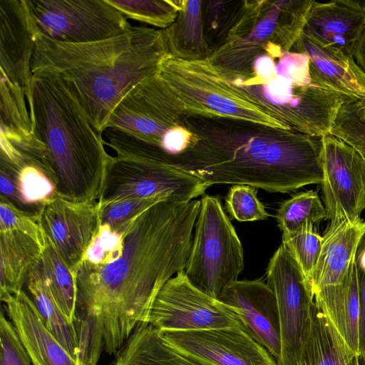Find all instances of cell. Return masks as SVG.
Returning <instances> with one entry per match:
<instances>
[{
  "label": "cell",
  "mask_w": 365,
  "mask_h": 365,
  "mask_svg": "<svg viewBox=\"0 0 365 365\" xmlns=\"http://www.w3.org/2000/svg\"><path fill=\"white\" fill-rule=\"evenodd\" d=\"M148 323L160 332L227 327L245 330L238 316L228 306L192 285L184 270L170 279L159 292Z\"/></svg>",
  "instance_id": "obj_13"
},
{
  "label": "cell",
  "mask_w": 365,
  "mask_h": 365,
  "mask_svg": "<svg viewBox=\"0 0 365 365\" xmlns=\"http://www.w3.org/2000/svg\"><path fill=\"white\" fill-rule=\"evenodd\" d=\"M37 34L71 43L103 41L133 28L107 0H26Z\"/></svg>",
  "instance_id": "obj_10"
},
{
  "label": "cell",
  "mask_w": 365,
  "mask_h": 365,
  "mask_svg": "<svg viewBox=\"0 0 365 365\" xmlns=\"http://www.w3.org/2000/svg\"><path fill=\"white\" fill-rule=\"evenodd\" d=\"M257 188L245 185L232 186L226 197L227 209L240 222L266 220L269 216L257 195Z\"/></svg>",
  "instance_id": "obj_37"
},
{
  "label": "cell",
  "mask_w": 365,
  "mask_h": 365,
  "mask_svg": "<svg viewBox=\"0 0 365 365\" xmlns=\"http://www.w3.org/2000/svg\"><path fill=\"white\" fill-rule=\"evenodd\" d=\"M276 218L282 235H292L307 225L327 219V210L318 192L310 190L300 192L284 201L279 207Z\"/></svg>",
  "instance_id": "obj_32"
},
{
  "label": "cell",
  "mask_w": 365,
  "mask_h": 365,
  "mask_svg": "<svg viewBox=\"0 0 365 365\" xmlns=\"http://www.w3.org/2000/svg\"><path fill=\"white\" fill-rule=\"evenodd\" d=\"M0 76V137L24 153L42 155L44 147L34 133L24 91Z\"/></svg>",
  "instance_id": "obj_26"
},
{
  "label": "cell",
  "mask_w": 365,
  "mask_h": 365,
  "mask_svg": "<svg viewBox=\"0 0 365 365\" xmlns=\"http://www.w3.org/2000/svg\"><path fill=\"white\" fill-rule=\"evenodd\" d=\"M0 365H32L13 324L6 318L2 309L0 316Z\"/></svg>",
  "instance_id": "obj_40"
},
{
  "label": "cell",
  "mask_w": 365,
  "mask_h": 365,
  "mask_svg": "<svg viewBox=\"0 0 365 365\" xmlns=\"http://www.w3.org/2000/svg\"><path fill=\"white\" fill-rule=\"evenodd\" d=\"M210 186L199 177L170 165L111 156L98 202L150 197L185 202L204 195Z\"/></svg>",
  "instance_id": "obj_11"
},
{
  "label": "cell",
  "mask_w": 365,
  "mask_h": 365,
  "mask_svg": "<svg viewBox=\"0 0 365 365\" xmlns=\"http://www.w3.org/2000/svg\"><path fill=\"white\" fill-rule=\"evenodd\" d=\"M365 28V0L314 1L302 34L354 58Z\"/></svg>",
  "instance_id": "obj_19"
},
{
  "label": "cell",
  "mask_w": 365,
  "mask_h": 365,
  "mask_svg": "<svg viewBox=\"0 0 365 365\" xmlns=\"http://www.w3.org/2000/svg\"><path fill=\"white\" fill-rule=\"evenodd\" d=\"M239 4L235 1H202L204 33L210 49L214 39L218 38L217 47L222 42Z\"/></svg>",
  "instance_id": "obj_38"
},
{
  "label": "cell",
  "mask_w": 365,
  "mask_h": 365,
  "mask_svg": "<svg viewBox=\"0 0 365 365\" xmlns=\"http://www.w3.org/2000/svg\"><path fill=\"white\" fill-rule=\"evenodd\" d=\"M359 100L341 107L330 134L343 140L365 158V122L359 114Z\"/></svg>",
  "instance_id": "obj_36"
},
{
  "label": "cell",
  "mask_w": 365,
  "mask_h": 365,
  "mask_svg": "<svg viewBox=\"0 0 365 365\" xmlns=\"http://www.w3.org/2000/svg\"><path fill=\"white\" fill-rule=\"evenodd\" d=\"M200 200L160 202L128 225L122 252L106 264L83 260L76 274V314L93 322L111 355L148 323L166 282L184 270Z\"/></svg>",
  "instance_id": "obj_1"
},
{
  "label": "cell",
  "mask_w": 365,
  "mask_h": 365,
  "mask_svg": "<svg viewBox=\"0 0 365 365\" xmlns=\"http://www.w3.org/2000/svg\"><path fill=\"white\" fill-rule=\"evenodd\" d=\"M314 300L347 344L359 354L361 308L354 260L341 283L317 291L314 294Z\"/></svg>",
  "instance_id": "obj_24"
},
{
  "label": "cell",
  "mask_w": 365,
  "mask_h": 365,
  "mask_svg": "<svg viewBox=\"0 0 365 365\" xmlns=\"http://www.w3.org/2000/svg\"><path fill=\"white\" fill-rule=\"evenodd\" d=\"M354 58L359 66L365 72V28L354 52Z\"/></svg>",
  "instance_id": "obj_42"
},
{
  "label": "cell",
  "mask_w": 365,
  "mask_h": 365,
  "mask_svg": "<svg viewBox=\"0 0 365 365\" xmlns=\"http://www.w3.org/2000/svg\"><path fill=\"white\" fill-rule=\"evenodd\" d=\"M160 333L169 345L202 365H277L267 349L242 328Z\"/></svg>",
  "instance_id": "obj_16"
},
{
  "label": "cell",
  "mask_w": 365,
  "mask_h": 365,
  "mask_svg": "<svg viewBox=\"0 0 365 365\" xmlns=\"http://www.w3.org/2000/svg\"><path fill=\"white\" fill-rule=\"evenodd\" d=\"M25 285L46 328L80 364L77 328L75 323L68 321L59 307L45 279L40 264L29 273Z\"/></svg>",
  "instance_id": "obj_30"
},
{
  "label": "cell",
  "mask_w": 365,
  "mask_h": 365,
  "mask_svg": "<svg viewBox=\"0 0 365 365\" xmlns=\"http://www.w3.org/2000/svg\"><path fill=\"white\" fill-rule=\"evenodd\" d=\"M365 221L329 222L322 236L320 255L309 281L312 294L320 289L341 283L347 274L360 241Z\"/></svg>",
  "instance_id": "obj_22"
},
{
  "label": "cell",
  "mask_w": 365,
  "mask_h": 365,
  "mask_svg": "<svg viewBox=\"0 0 365 365\" xmlns=\"http://www.w3.org/2000/svg\"><path fill=\"white\" fill-rule=\"evenodd\" d=\"M0 192L16 207L36 216L56 195L43 165L26 155L17 163L0 157Z\"/></svg>",
  "instance_id": "obj_23"
},
{
  "label": "cell",
  "mask_w": 365,
  "mask_h": 365,
  "mask_svg": "<svg viewBox=\"0 0 365 365\" xmlns=\"http://www.w3.org/2000/svg\"><path fill=\"white\" fill-rule=\"evenodd\" d=\"M282 244L289 250L309 284L317 265L322 245V236L314 225H307L292 235H282Z\"/></svg>",
  "instance_id": "obj_34"
},
{
  "label": "cell",
  "mask_w": 365,
  "mask_h": 365,
  "mask_svg": "<svg viewBox=\"0 0 365 365\" xmlns=\"http://www.w3.org/2000/svg\"><path fill=\"white\" fill-rule=\"evenodd\" d=\"M40 266L59 307L68 321L74 323L77 311L76 279L46 235Z\"/></svg>",
  "instance_id": "obj_31"
},
{
  "label": "cell",
  "mask_w": 365,
  "mask_h": 365,
  "mask_svg": "<svg viewBox=\"0 0 365 365\" xmlns=\"http://www.w3.org/2000/svg\"><path fill=\"white\" fill-rule=\"evenodd\" d=\"M195 135L185 170L211 185L287 193L323 180V136L225 118L187 116Z\"/></svg>",
  "instance_id": "obj_2"
},
{
  "label": "cell",
  "mask_w": 365,
  "mask_h": 365,
  "mask_svg": "<svg viewBox=\"0 0 365 365\" xmlns=\"http://www.w3.org/2000/svg\"><path fill=\"white\" fill-rule=\"evenodd\" d=\"M3 302L32 365H81L46 328L35 303L24 289Z\"/></svg>",
  "instance_id": "obj_21"
},
{
  "label": "cell",
  "mask_w": 365,
  "mask_h": 365,
  "mask_svg": "<svg viewBox=\"0 0 365 365\" xmlns=\"http://www.w3.org/2000/svg\"><path fill=\"white\" fill-rule=\"evenodd\" d=\"M361 170H362V175H363V180H364V188H365V158L364 156H362Z\"/></svg>",
  "instance_id": "obj_44"
},
{
  "label": "cell",
  "mask_w": 365,
  "mask_h": 365,
  "mask_svg": "<svg viewBox=\"0 0 365 365\" xmlns=\"http://www.w3.org/2000/svg\"><path fill=\"white\" fill-rule=\"evenodd\" d=\"M38 217L44 234L76 277L101 227L98 201L74 202L55 195L43 204Z\"/></svg>",
  "instance_id": "obj_15"
},
{
  "label": "cell",
  "mask_w": 365,
  "mask_h": 365,
  "mask_svg": "<svg viewBox=\"0 0 365 365\" xmlns=\"http://www.w3.org/2000/svg\"><path fill=\"white\" fill-rule=\"evenodd\" d=\"M168 54L164 30L146 26L85 43L37 34L31 71L62 82L102 135L116 106L137 84L158 73Z\"/></svg>",
  "instance_id": "obj_3"
},
{
  "label": "cell",
  "mask_w": 365,
  "mask_h": 365,
  "mask_svg": "<svg viewBox=\"0 0 365 365\" xmlns=\"http://www.w3.org/2000/svg\"><path fill=\"white\" fill-rule=\"evenodd\" d=\"M127 19L166 29L178 16L181 0H107Z\"/></svg>",
  "instance_id": "obj_33"
},
{
  "label": "cell",
  "mask_w": 365,
  "mask_h": 365,
  "mask_svg": "<svg viewBox=\"0 0 365 365\" xmlns=\"http://www.w3.org/2000/svg\"><path fill=\"white\" fill-rule=\"evenodd\" d=\"M17 230L45 245V234L38 216L24 212L0 197V230Z\"/></svg>",
  "instance_id": "obj_39"
},
{
  "label": "cell",
  "mask_w": 365,
  "mask_h": 365,
  "mask_svg": "<svg viewBox=\"0 0 365 365\" xmlns=\"http://www.w3.org/2000/svg\"><path fill=\"white\" fill-rule=\"evenodd\" d=\"M267 280L279 310L281 352L277 365H299L314 300L307 279L282 243L269 261Z\"/></svg>",
  "instance_id": "obj_12"
},
{
  "label": "cell",
  "mask_w": 365,
  "mask_h": 365,
  "mask_svg": "<svg viewBox=\"0 0 365 365\" xmlns=\"http://www.w3.org/2000/svg\"><path fill=\"white\" fill-rule=\"evenodd\" d=\"M159 75L187 116L232 118L289 130L255 106L207 58L185 61L168 54L160 65Z\"/></svg>",
  "instance_id": "obj_8"
},
{
  "label": "cell",
  "mask_w": 365,
  "mask_h": 365,
  "mask_svg": "<svg viewBox=\"0 0 365 365\" xmlns=\"http://www.w3.org/2000/svg\"><path fill=\"white\" fill-rule=\"evenodd\" d=\"M291 51L309 56L312 84L350 99L365 101V72L353 57L303 34Z\"/></svg>",
  "instance_id": "obj_20"
},
{
  "label": "cell",
  "mask_w": 365,
  "mask_h": 365,
  "mask_svg": "<svg viewBox=\"0 0 365 365\" xmlns=\"http://www.w3.org/2000/svg\"><path fill=\"white\" fill-rule=\"evenodd\" d=\"M354 262L357 270L361 308L359 334V356L365 357V234L363 235L359 245Z\"/></svg>",
  "instance_id": "obj_41"
},
{
  "label": "cell",
  "mask_w": 365,
  "mask_h": 365,
  "mask_svg": "<svg viewBox=\"0 0 365 365\" xmlns=\"http://www.w3.org/2000/svg\"><path fill=\"white\" fill-rule=\"evenodd\" d=\"M113 365H202L169 345L148 323L138 326L116 353Z\"/></svg>",
  "instance_id": "obj_29"
},
{
  "label": "cell",
  "mask_w": 365,
  "mask_h": 365,
  "mask_svg": "<svg viewBox=\"0 0 365 365\" xmlns=\"http://www.w3.org/2000/svg\"><path fill=\"white\" fill-rule=\"evenodd\" d=\"M169 55L185 61L206 59L211 49L206 41L202 1L181 0L173 24L164 29Z\"/></svg>",
  "instance_id": "obj_28"
},
{
  "label": "cell",
  "mask_w": 365,
  "mask_h": 365,
  "mask_svg": "<svg viewBox=\"0 0 365 365\" xmlns=\"http://www.w3.org/2000/svg\"><path fill=\"white\" fill-rule=\"evenodd\" d=\"M218 299L240 318L245 330L277 361L281 352L278 305L274 291L262 279L236 280Z\"/></svg>",
  "instance_id": "obj_17"
},
{
  "label": "cell",
  "mask_w": 365,
  "mask_h": 365,
  "mask_svg": "<svg viewBox=\"0 0 365 365\" xmlns=\"http://www.w3.org/2000/svg\"><path fill=\"white\" fill-rule=\"evenodd\" d=\"M44 246L20 230H0L1 302L23 289L28 275L41 262Z\"/></svg>",
  "instance_id": "obj_25"
},
{
  "label": "cell",
  "mask_w": 365,
  "mask_h": 365,
  "mask_svg": "<svg viewBox=\"0 0 365 365\" xmlns=\"http://www.w3.org/2000/svg\"><path fill=\"white\" fill-rule=\"evenodd\" d=\"M299 365H359V354L315 302Z\"/></svg>",
  "instance_id": "obj_27"
},
{
  "label": "cell",
  "mask_w": 365,
  "mask_h": 365,
  "mask_svg": "<svg viewBox=\"0 0 365 365\" xmlns=\"http://www.w3.org/2000/svg\"><path fill=\"white\" fill-rule=\"evenodd\" d=\"M279 57L260 53L241 74L225 78L287 129L311 135L329 134L341 107L352 99L305 83L293 76Z\"/></svg>",
  "instance_id": "obj_6"
},
{
  "label": "cell",
  "mask_w": 365,
  "mask_h": 365,
  "mask_svg": "<svg viewBox=\"0 0 365 365\" xmlns=\"http://www.w3.org/2000/svg\"><path fill=\"white\" fill-rule=\"evenodd\" d=\"M166 201L160 197H130L100 205L101 225L117 231L155 204Z\"/></svg>",
  "instance_id": "obj_35"
},
{
  "label": "cell",
  "mask_w": 365,
  "mask_h": 365,
  "mask_svg": "<svg viewBox=\"0 0 365 365\" xmlns=\"http://www.w3.org/2000/svg\"><path fill=\"white\" fill-rule=\"evenodd\" d=\"M31 94L30 116L56 195L74 202L98 201L111 158L103 135L60 81L33 76Z\"/></svg>",
  "instance_id": "obj_4"
},
{
  "label": "cell",
  "mask_w": 365,
  "mask_h": 365,
  "mask_svg": "<svg viewBox=\"0 0 365 365\" xmlns=\"http://www.w3.org/2000/svg\"><path fill=\"white\" fill-rule=\"evenodd\" d=\"M359 114L360 118L365 122V101L359 102Z\"/></svg>",
  "instance_id": "obj_43"
},
{
  "label": "cell",
  "mask_w": 365,
  "mask_h": 365,
  "mask_svg": "<svg viewBox=\"0 0 365 365\" xmlns=\"http://www.w3.org/2000/svg\"><path fill=\"white\" fill-rule=\"evenodd\" d=\"M314 1H240L222 42L207 59L228 78L242 73L269 45L291 51L302 34Z\"/></svg>",
  "instance_id": "obj_7"
},
{
  "label": "cell",
  "mask_w": 365,
  "mask_h": 365,
  "mask_svg": "<svg viewBox=\"0 0 365 365\" xmlns=\"http://www.w3.org/2000/svg\"><path fill=\"white\" fill-rule=\"evenodd\" d=\"M36 35L26 0H0L1 75L24 91L29 109Z\"/></svg>",
  "instance_id": "obj_18"
},
{
  "label": "cell",
  "mask_w": 365,
  "mask_h": 365,
  "mask_svg": "<svg viewBox=\"0 0 365 365\" xmlns=\"http://www.w3.org/2000/svg\"><path fill=\"white\" fill-rule=\"evenodd\" d=\"M322 199L329 222L361 220L365 210L362 155L343 140L329 133L323 137Z\"/></svg>",
  "instance_id": "obj_14"
},
{
  "label": "cell",
  "mask_w": 365,
  "mask_h": 365,
  "mask_svg": "<svg viewBox=\"0 0 365 365\" xmlns=\"http://www.w3.org/2000/svg\"><path fill=\"white\" fill-rule=\"evenodd\" d=\"M244 268L242 243L220 200L204 195L184 272L192 285L215 299Z\"/></svg>",
  "instance_id": "obj_9"
},
{
  "label": "cell",
  "mask_w": 365,
  "mask_h": 365,
  "mask_svg": "<svg viewBox=\"0 0 365 365\" xmlns=\"http://www.w3.org/2000/svg\"><path fill=\"white\" fill-rule=\"evenodd\" d=\"M187 114L159 72L133 87L112 112L106 126L127 134L123 148L131 157L182 169L193 145Z\"/></svg>",
  "instance_id": "obj_5"
},
{
  "label": "cell",
  "mask_w": 365,
  "mask_h": 365,
  "mask_svg": "<svg viewBox=\"0 0 365 365\" xmlns=\"http://www.w3.org/2000/svg\"><path fill=\"white\" fill-rule=\"evenodd\" d=\"M359 365H365V357L359 356Z\"/></svg>",
  "instance_id": "obj_45"
}]
</instances>
